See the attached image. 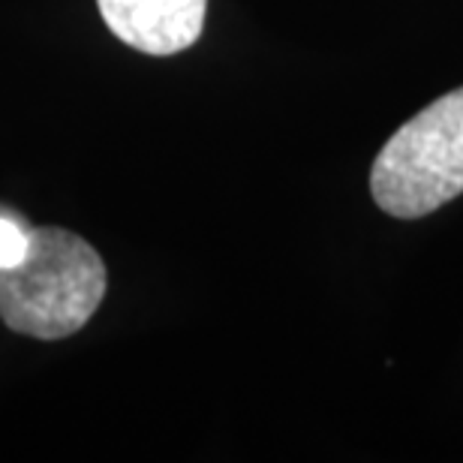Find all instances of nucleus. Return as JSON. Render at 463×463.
<instances>
[{"label":"nucleus","mask_w":463,"mask_h":463,"mask_svg":"<svg viewBox=\"0 0 463 463\" xmlns=\"http://www.w3.org/2000/svg\"><path fill=\"white\" fill-rule=\"evenodd\" d=\"M103 256L61 226L27 229V250L0 271V319L15 335L63 340L88 326L106 298Z\"/></svg>","instance_id":"1"},{"label":"nucleus","mask_w":463,"mask_h":463,"mask_svg":"<svg viewBox=\"0 0 463 463\" xmlns=\"http://www.w3.org/2000/svg\"><path fill=\"white\" fill-rule=\"evenodd\" d=\"M370 190L392 217L415 220L463 193V88L397 129L379 151Z\"/></svg>","instance_id":"2"},{"label":"nucleus","mask_w":463,"mask_h":463,"mask_svg":"<svg viewBox=\"0 0 463 463\" xmlns=\"http://www.w3.org/2000/svg\"><path fill=\"white\" fill-rule=\"evenodd\" d=\"M97 6L120 43L154 58L190 49L208 13V0H97Z\"/></svg>","instance_id":"3"},{"label":"nucleus","mask_w":463,"mask_h":463,"mask_svg":"<svg viewBox=\"0 0 463 463\" xmlns=\"http://www.w3.org/2000/svg\"><path fill=\"white\" fill-rule=\"evenodd\" d=\"M27 250V229L13 217L0 214V271L13 268Z\"/></svg>","instance_id":"4"}]
</instances>
